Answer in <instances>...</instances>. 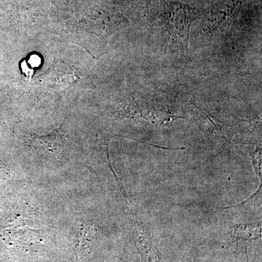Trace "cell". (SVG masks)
I'll return each instance as SVG.
<instances>
[{"mask_svg":"<svg viewBox=\"0 0 262 262\" xmlns=\"http://www.w3.org/2000/svg\"><path fill=\"white\" fill-rule=\"evenodd\" d=\"M29 142L38 152L50 158H58L63 152L64 136L61 130H55L47 136H30Z\"/></svg>","mask_w":262,"mask_h":262,"instance_id":"obj_1","label":"cell"},{"mask_svg":"<svg viewBox=\"0 0 262 262\" xmlns=\"http://www.w3.org/2000/svg\"><path fill=\"white\" fill-rule=\"evenodd\" d=\"M9 172L7 170V168H5L3 163L0 162V179H9Z\"/></svg>","mask_w":262,"mask_h":262,"instance_id":"obj_2","label":"cell"}]
</instances>
